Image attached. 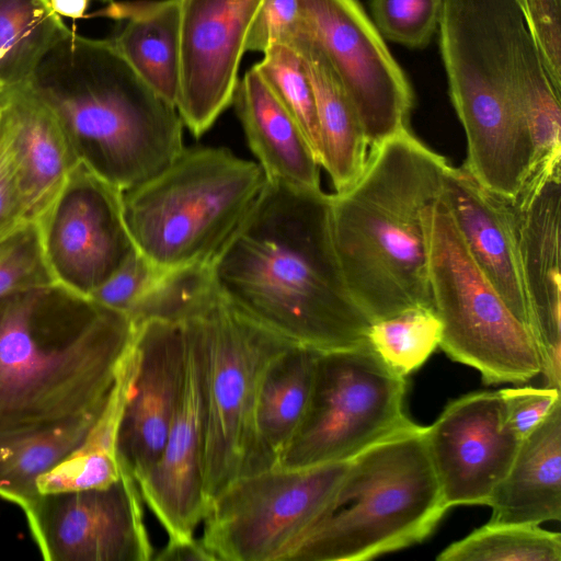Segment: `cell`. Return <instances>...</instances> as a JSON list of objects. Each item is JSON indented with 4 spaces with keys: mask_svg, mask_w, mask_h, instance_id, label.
Segmentation results:
<instances>
[{
    "mask_svg": "<svg viewBox=\"0 0 561 561\" xmlns=\"http://www.w3.org/2000/svg\"><path fill=\"white\" fill-rule=\"evenodd\" d=\"M208 266L231 306L288 343L330 352L368 342L371 321L345 283L321 188L266 178Z\"/></svg>",
    "mask_w": 561,
    "mask_h": 561,
    "instance_id": "cell-1",
    "label": "cell"
},
{
    "mask_svg": "<svg viewBox=\"0 0 561 561\" xmlns=\"http://www.w3.org/2000/svg\"><path fill=\"white\" fill-rule=\"evenodd\" d=\"M129 318L59 284L0 297V434L99 414L135 336Z\"/></svg>",
    "mask_w": 561,
    "mask_h": 561,
    "instance_id": "cell-2",
    "label": "cell"
},
{
    "mask_svg": "<svg viewBox=\"0 0 561 561\" xmlns=\"http://www.w3.org/2000/svg\"><path fill=\"white\" fill-rule=\"evenodd\" d=\"M449 162L410 128L369 148L346 190L331 194V225L347 288L371 322L432 307L422 213Z\"/></svg>",
    "mask_w": 561,
    "mask_h": 561,
    "instance_id": "cell-3",
    "label": "cell"
},
{
    "mask_svg": "<svg viewBox=\"0 0 561 561\" xmlns=\"http://www.w3.org/2000/svg\"><path fill=\"white\" fill-rule=\"evenodd\" d=\"M57 117L77 160L125 192L183 150V122L110 39L69 31L27 82Z\"/></svg>",
    "mask_w": 561,
    "mask_h": 561,
    "instance_id": "cell-4",
    "label": "cell"
},
{
    "mask_svg": "<svg viewBox=\"0 0 561 561\" xmlns=\"http://www.w3.org/2000/svg\"><path fill=\"white\" fill-rule=\"evenodd\" d=\"M424 427L352 458L324 513L285 561H365L426 539L449 507Z\"/></svg>",
    "mask_w": 561,
    "mask_h": 561,
    "instance_id": "cell-5",
    "label": "cell"
},
{
    "mask_svg": "<svg viewBox=\"0 0 561 561\" xmlns=\"http://www.w3.org/2000/svg\"><path fill=\"white\" fill-rule=\"evenodd\" d=\"M266 182L259 163L224 147H184L161 171L123 192L136 249L163 270L209 263Z\"/></svg>",
    "mask_w": 561,
    "mask_h": 561,
    "instance_id": "cell-6",
    "label": "cell"
},
{
    "mask_svg": "<svg viewBox=\"0 0 561 561\" xmlns=\"http://www.w3.org/2000/svg\"><path fill=\"white\" fill-rule=\"evenodd\" d=\"M422 226L433 308L442 323L439 347L489 385L540 375L535 334L479 268L440 196L424 208Z\"/></svg>",
    "mask_w": 561,
    "mask_h": 561,
    "instance_id": "cell-7",
    "label": "cell"
},
{
    "mask_svg": "<svg viewBox=\"0 0 561 561\" xmlns=\"http://www.w3.org/2000/svg\"><path fill=\"white\" fill-rule=\"evenodd\" d=\"M182 316L193 321L202 346L205 400L204 477L207 502L247 474L253 416L263 375L291 343L231 306L209 276Z\"/></svg>",
    "mask_w": 561,
    "mask_h": 561,
    "instance_id": "cell-8",
    "label": "cell"
},
{
    "mask_svg": "<svg viewBox=\"0 0 561 561\" xmlns=\"http://www.w3.org/2000/svg\"><path fill=\"white\" fill-rule=\"evenodd\" d=\"M405 377L367 342L319 352L301 423L278 466L348 461L368 447L414 427L405 412Z\"/></svg>",
    "mask_w": 561,
    "mask_h": 561,
    "instance_id": "cell-9",
    "label": "cell"
},
{
    "mask_svg": "<svg viewBox=\"0 0 561 561\" xmlns=\"http://www.w3.org/2000/svg\"><path fill=\"white\" fill-rule=\"evenodd\" d=\"M348 463L276 466L237 478L209 501L202 545L215 561H285L324 513Z\"/></svg>",
    "mask_w": 561,
    "mask_h": 561,
    "instance_id": "cell-10",
    "label": "cell"
},
{
    "mask_svg": "<svg viewBox=\"0 0 561 561\" xmlns=\"http://www.w3.org/2000/svg\"><path fill=\"white\" fill-rule=\"evenodd\" d=\"M305 31L346 91L369 148L409 128L414 95L359 0H298Z\"/></svg>",
    "mask_w": 561,
    "mask_h": 561,
    "instance_id": "cell-11",
    "label": "cell"
},
{
    "mask_svg": "<svg viewBox=\"0 0 561 561\" xmlns=\"http://www.w3.org/2000/svg\"><path fill=\"white\" fill-rule=\"evenodd\" d=\"M57 284L89 297L137 250L123 192L78 162L37 220Z\"/></svg>",
    "mask_w": 561,
    "mask_h": 561,
    "instance_id": "cell-12",
    "label": "cell"
},
{
    "mask_svg": "<svg viewBox=\"0 0 561 561\" xmlns=\"http://www.w3.org/2000/svg\"><path fill=\"white\" fill-rule=\"evenodd\" d=\"M133 474L105 488L37 494L22 508L48 561H149L154 549Z\"/></svg>",
    "mask_w": 561,
    "mask_h": 561,
    "instance_id": "cell-13",
    "label": "cell"
},
{
    "mask_svg": "<svg viewBox=\"0 0 561 561\" xmlns=\"http://www.w3.org/2000/svg\"><path fill=\"white\" fill-rule=\"evenodd\" d=\"M263 0H179V115L195 137L231 104L250 26Z\"/></svg>",
    "mask_w": 561,
    "mask_h": 561,
    "instance_id": "cell-14",
    "label": "cell"
},
{
    "mask_svg": "<svg viewBox=\"0 0 561 561\" xmlns=\"http://www.w3.org/2000/svg\"><path fill=\"white\" fill-rule=\"evenodd\" d=\"M181 322L185 339V374L180 402L163 449L137 481L144 502L168 540L194 539L208 502L205 493V400L203 354L197 330L188 316Z\"/></svg>",
    "mask_w": 561,
    "mask_h": 561,
    "instance_id": "cell-15",
    "label": "cell"
},
{
    "mask_svg": "<svg viewBox=\"0 0 561 561\" xmlns=\"http://www.w3.org/2000/svg\"><path fill=\"white\" fill-rule=\"evenodd\" d=\"M430 459L444 500L488 505L506 476L519 439L503 423L499 391L462 396L424 427Z\"/></svg>",
    "mask_w": 561,
    "mask_h": 561,
    "instance_id": "cell-16",
    "label": "cell"
},
{
    "mask_svg": "<svg viewBox=\"0 0 561 561\" xmlns=\"http://www.w3.org/2000/svg\"><path fill=\"white\" fill-rule=\"evenodd\" d=\"M511 204L541 375L548 387L561 389V162L531 173Z\"/></svg>",
    "mask_w": 561,
    "mask_h": 561,
    "instance_id": "cell-17",
    "label": "cell"
},
{
    "mask_svg": "<svg viewBox=\"0 0 561 561\" xmlns=\"http://www.w3.org/2000/svg\"><path fill=\"white\" fill-rule=\"evenodd\" d=\"M135 328L137 360L118 456L137 482L159 458L175 415L184 383L185 339L179 320L154 318Z\"/></svg>",
    "mask_w": 561,
    "mask_h": 561,
    "instance_id": "cell-18",
    "label": "cell"
},
{
    "mask_svg": "<svg viewBox=\"0 0 561 561\" xmlns=\"http://www.w3.org/2000/svg\"><path fill=\"white\" fill-rule=\"evenodd\" d=\"M440 197L479 268L514 314L534 333L511 198L486 190L462 164L454 167L450 163L444 173Z\"/></svg>",
    "mask_w": 561,
    "mask_h": 561,
    "instance_id": "cell-19",
    "label": "cell"
},
{
    "mask_svg": "<svg viewBox=\"0 0 561 561\" xmlns=\"http://www.w3.org/2000/svg\"><path fill=\"white\" fill-rule=\"evenodd\" d=\"M27 217L38 220L79 162L53 111L27 83L0 93Z\"/></svg>",
    "mask_w": 561,
    "mask_h": 561,
    "instance_id": "cell-20",
    "label": "cell"
},
{
    "mask_svg": "<svg viewBox=\"0 0 561 561\" xmlns=\"http://www.w3.org/2000/svg\"><path fill=\"white\" fill-rule=\"evenodd\" d=\"M231 105L267 179L321 188V165L301 127L254 66L239 78Z\"/></svg>",
    "mask_w": 561,
    "mask_h": 561,
    "instance_id": "cell-21",
    "label": "cell"
},
{
    "mask_svg": "<svg viewBox=\"0 0 561 561\" xmlns=\"http://www.w3.org/2000/svg\"><path fill=\"white\" fill-rule=\"evenodd\" d=\"M488 506L490 522L540 525L561 517V403L525 436Z\"/></svg>",
    "mask_w": 561,
    "mask_h": 561,
    "instance_id": "cell-22",
    "label": "cell"
},
{
    "mask_svg": "<svg viewBox=\"0 0 561 561\" xmlns=\"http://www.w3.org/2000/svg\"><path fill=\"white\" fill-rule=\"evenodd\" d=\"M94 15L119 22L108 39L136 72L175 107L181 78L179 0L112 1Z\"/></svg>",
    "mask_w": 561,
    "mask_h": 561,
    "instance_id": "cell-23",
    "label": "cell"
},
{
    "mask_svg": "<svg viewBox=\"0 0 561 561\" xmlns=\"http://www.w3.org/2000/svg\"><path fill=\"white\" fill-rule=\"evenodd\" d=\"M290 45L301 58L313 92L320 165L328 172L335 193L342 192L365 165L369 149L365 133L334 69L305 27Z\"/></svg>",
    "mask_w": 561,
    "mask_h": 561,
    "instance_id": "cell-24",
    "label": "cell"
},
{
    "mask_svg": "<svg viewBox=\"0 0 561 561\" xmlns=\"http://www.w3.org/2000/svg\"><path fill=\"white\" fill-rule=\"evenodd\" d=\"M318 353L291 345L267 366L254 409L247 474L278 466L306 412Z\"/></svg>",
    "mask_w": 561,
    "mask_h": 561,
    "instance_id": "cell-25",
    "label": "cell"
},
{
    "mask_svg": "<svg viewBox=\"0 0 561 561\" xmlns=\"http://www.w3.org/2000/svg\"><path fill=\"white\" fill-rule=\"evenodd\" d=\"M136 360L133 341L100 415L82 443L37 479L38 494L105 488L122 477L125 467L118 456V434Z\"/></svg>",
    "mask_w": 561,
    "mask_h": 561,
    "instance_id": "cell-26",
    "label": "cell"
},
{
    "mask_svg": "<svg viewBox=\"0 0 561 561\" xmlns=\"http://www.w3.org/2000/svg\"><path fill=\"white\" fill-rule=\"evenodd\" d=\"M100 413L0 434V497L24 508L38 494L37 479L82 443Z\"/></svg>",
    "mask_w": 561,
    "mask_h": 561,
    "instance_id": "cell-27",
    "label": "cell"
},
{
    "mask_svg": "<svg viewBox=\"0 0 561 561\" xmlns=\"http://www.w3.org/2000/svg\"><path fill=\"white\" fill-rule=\"evenodd\" d=\"M68 31L48 0H0V79L8 88L26 83Z\"/></svg>",
    "mask_w": 561,
    "mask_h": 561,
    "instance_id": "cell-28",
    "label": "cell"
},
{
    "mask_svg": "<svg viewBox=\"0 0 561 561\" xmlns=\"http://www.w3.org/2000/svg\"><path fill=\"white\" fill-rule=\"evenodd\" d=\"M518 93L533 146L530 175L561 161V94L553 88L526 30L518 47Z\"/></svg>",
    "mask_w": 561,
    "mask_h": 561,
    "instance_id": "cell-29",
    "label": "cell"
},
{
    "mask_svg": "<svg viewBox=\"0 0 561 561\" xmlns=\"http://www.w3.org/2000/svg\"><path fill=\"white\" fill-rule=\"evenodd\" d=\"M437 561H560L561 536L539 525L488 522L436 557Z\"/></svg>",
    "mask_w": 561,
    "mask_h": 561,
    "instance_id": "cell-30",
    "label": "cell"
},
{
    "mask_svg": "<svg viewBox=\"0 0 561 561\" xmlns=\"http://www.w3.org/2000/svg\"><path fill=\"white\" fill-rule=\"evenodd\" d=\"M442 323L432 307H415L370 323L367 341L397 374L407 377L439 347Z\"/></svg>",
    "mask_w": 561,
    "mask_h": 561,
    "instance_id": "cell-31",
    "label": "cell"
},
{
    "mask_svg": "<svg viewBox=\"0 0 561 561\" xmlns=\"http://www.w3.org/2000/svg\"><path fill=\"white\" fill-rule=\"evenodd\" d=\"M254 68L298 122L319 161L320 139L313 92L296 48L285 44L272 45Z\"/></svg>",
    "mask_w": 561,
    "mask_h": 561,
    "instance_id": "cell-32",
    "label": "cell"
},
{
    "mask_svg": "<svg viewBox=\"0 0 561 561\" xmlns=\"http://www.w3.org/2000/svg\"><path fill=\"white\" fill-rule=\"evenodd\" d=\"M57 284L46 261L39 225L26 219L0 233V297Z\"/></svg>",
    "mask_w": 561,
    "mask_h": 561,
    "instance_id": "cell-33",
    "label": "cell"
},
{
    "mask_svg": "<svg viewBox=\"0 0 561 561\" xmlns=\"http://www.w3.org/2000/svg\"><path fill=\"white\" fill-rule=\"evenodd\" d=\"M444 0H370L373 22L382 36L421 48L438 28Z\"/></svg>",
    "mask_w": 561,
    "mask_h": 561,
    "instance_id": "cell-34",
    "label": "cell"
},
{
    "mask_svg": "<svg viewBox=\"0 0 561 561\" xmlns=\"http://www.w3.org/2000/svg\"><path fill=\"white\" fill-rule=\"evenodd\" d=\"M556 91L561 94V0H513Z\"/></svg>",
    "mask_w": 561,
    "mask_h": 561,
    "instance_id": "cell-35",
    "label": "cell"
},
{
    "mask_svg": "<svg viewBox=\"0 0 561 561\" xmlns=\"http://www.w3.org/2000/svg\"><path fill=\"white\" fill-rule=\"evenodd\" d=\"M167 270L160 268L138 250L89 297L128 317Z\"/></svg>",
    "mask_w": 561,
    "mask_h": 561,
    "instance_id": "cell-36",
    "label": "cell"
},
{
    "mask_svg": "<svg viewBox=\"0 0 561 561\" xmlns=\"http://www.w3.org/2000/svg\"><path fill=\"white\" fill-rule=\"evenodd\" d=\"M302 30L298 0H263L250 26L245 51L263 54L272 45H290Z\"/></svg>",
    "mask_w": 561,
    "mask_h": 561,
    "instance_id": "cell-37",
    "label": "cell"
},
{
    "mask_svg": "<svg viewBox=\"0 0 561 561\" xmlns=\"http://www.w3.org/2000/svg\"><path fill=\"white\" fill-rule=\"evenodd\" d=\"M560 390L548 386L499 390L504 425L519 439H523L561 403Z\"/></svg>",
    "mask_w": 561,
    "mask_h": 561,
    "instance_id": "cell-38",
    "label": "cell"
},
{
    "mask_svg": "<svg viewBox=\"0 0 561 561\" xmlns=\"http://www.w3.org/2000/svg\"><path fill=\"white\" fill-rule=\"evenodd\" d=\"M26 219L11 139L0 118V233Z\"/></svg>",
    "mask_w": 561,
    "mask_h": 561,
    "instance_id": "cell-39",
    "label": "cell"
},
{
    "mask_svg": "<svg viewBox=\"0 0 561 561\" xmlns=\"http://www.w3.org/2000/svg\"><path fill=\"white\" fill-rule=\"evenodd\" d=\"M152 559L157 561H214L201 540L196 538L187 541L168 540Z\"/></svg>",
    "mask_w": 561,
    "mask_h": 561,
    "instance_id": "cell-40",
    "label": "cell"
},
{
    "mask_svg": "<svg viewBox=\"0 0 561 561\" xmlns=\"http://www.w3.org/2000/svg\"><path fill=\"white\" fill-rule=\"evenodd\" d=\"M53 10L60 16L80 19L91 0H48Z\"/></svg>",
    "mask_w": 561,
    "mask_h": 561,
    "instance_id": "cell-41",
    "label": "cell"
},
{
    "mask_svg": "<svg viewBox=\"0 0 561 561\" xmlns=\"http://www.w3.org/2000/svg\"><path fill=\"white\" fill-rule=\"evenodd\" d=\"M8 87L5 85V83L0 79V93L2 91H4Z\"/></svg>",
    "mask_w": 561,
    "mask_h": 561,
    "instance_id": "cell-42",
    "label": "cell"
},
{
    "mask_svg": "<svg viewBox=\"0 0 561 561\" xmlns=\"http://www.w3.org/2000/svg\"><path fill=\"white\" fill-rule=\"evenodd\" d=\"M91 1H99V2H104V3H110V2H112L114 0H91Z\"/></svg>",
    "mask_w": 561,
    "mask_h": 561,
    "instance_id": "cell-43",
    "label": "cell"
}]
</instances>
